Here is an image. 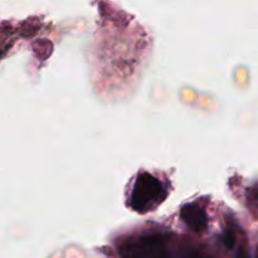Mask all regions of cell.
Segmentation results:
<instances>
[{"label": "cell", "mask_w": 258, "mask_h": 258, "mask_svg": "<svg viewBox=\"0 0 258 258\" xmlns=\"http://www.w3.org/2000/svg\"><path fill=\"white\" fill-rule=\"evenodd\" d=\"M254 199H256V202L258 203V191H257L256 194H254Z\"/></svg>", "instance_id": "obj_7"}, {"label": "cell", "mask_w": 258, "mask_h": 258, "mask_svg": "<svg viewBox=\"0 0 258 258\" xmlns=\"http://www.w3.org/2000/svg\"><path fill=\"white\" fill-rule=\"evenodd\" d=\"M236 258H249L248 252H247L244 248H241L238 251V253H237V257Z\"/></svg>", "instance_id": "obj_6"}, {"label": "cell", "mask_w": 258, "mask_h": 258, "mask_svg": "<svg viewBox=\"0 0 258 258\" xmlns=\"http://www.w3.org/2000/svg\"><path fill=\"white\" fill-rule=\"evenodd\" d=\"M168 196L165 185L151 174L140 173L128 198V206L138 213H148L158 208Z\"/></svg>", "instance_id": "obj_1"}, {"label": "cell", "mask_w": 258, "mask_h": 258, "mask_svg": "<svg viewBox=\"0 0 258 258\" xmlns=\"http://www.w3.org/2000/svg\"><path fill=\"white\" fill-rule=\"evenodd\" d=\"M180 217L184 223L194 232H203L208 224L206 211L196 203L184 206L180 211Z\"/></svg>", "instance_id": "obj_3"}, {"label": "cell", "mask_w": 258, "mask_h": 258, "mask_svg": "<svg viewBox=\"0 0 258 258\" xmlns=\"http://www.w3.org/2000/svg\"><path fill=\"white\" fill-rule=\"evenodd\" d=\"M183 258H201V257H199V253L197 249H189V251L184 254Z\"/></svg>", "instance_id": "obj_5"}, {"label": "cell", "mask_w": 258, "mask_h": 258, "mask_svg": "<svg viewBox=\"0 0 258 258\" xmlns=\"http://www.w3.org/2000/svg\"><path fill=\"white\" fill-rule=\"evenodd\" d=\"M122 258H171L165 246L163 237L154 236L140 237L136 241H130L121 248Z\"/></svg>", "instance_id": "obj_2"}, {"label": "cell", "mask_w": 258, "mask_h": 258, "mask_svg": "<svg viewBox=\"0 0 258 258\" xmlns=\"http://www.w3.org/2000/svg\"><path fill=\"white\" fill-rule=\"evenodd\" d=\"M222 242H223V244L226 246V248L232 249L233 248L234 243H236V237H234V234L232 233L231 231H227L224 232V234L222 236Z\"/></svg>", "instance_id": "obj_4"}, {"label": "cell", "mask_w": 258, "mask_h": 258, "mask_svg": "<svg viewBox=\"0 0 258 258\" xmlns=\"http://www.w3.org/2000/svg\"><path fill=\"white\" fill-rule=\"evenodd\" d=\"M257 258H258V254H257Z\"/></svg>", "instance_id": "obj_8"}]
</instances>
